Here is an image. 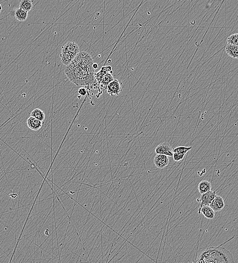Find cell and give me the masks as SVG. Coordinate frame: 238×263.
Returning a JSON list of instances; mask_svg holds the SVG:
<instances>
[{
  "label": "cell",
  "instance_id": "10",
  "mask_svg": "<svg viewBox=\"0 0 238 263\" xmlns=\"http://www.w3.org/2000/svg\"><path fill=\"white\" fill-rule=\"evenodd\" d=\"M26 123L28 127L32 131H38L42 126V122L31 116L27 119Z\"/></svg>",
  "mask_w": 238,
  "mask_h": 263
},
{
  "label": "cell",
  "instance_id": "12",
  "mask_svg": "<svg viewBox=\"0 0 238 263\" xmlns=\"http://www.w3.org/2000/svg\"><path fill=\"white\" fill-rule=\"evenodd\" d=\"M225 49L227 54L235 59H238V46L230 44H226Z\"/></svg>",
  "mask_w": 238,
  "mask_h": 263
},
{
  "label": "cell",
  "instance_id": "20",
  "mask_svg": "<svg viewBox=\"0 0 238 263\" xmlns=\"http://www.w3.org/2000/svg\"><path fill=\"white\" fill-rule=\"evenodd\" d=\"M185 155H183L180 153H173V156L174 160L176 162H178L183 160Z\"/></svg>",
  "mask_w": 238,
  "mask_h": 263
},
{
  "label": "cell",
  "instance_id": "24",
  "mask_svg": "<svg viewBox=\"0 0 238 263\" xmlns=\"http://www.w3.org/2000/svg\"><path fill=\"white\" fill-rule=\"evenodd\" d=\"M2 6H1V4H0V10H2Z\"/></svg>",
  "mask_w": 238,
  "mask_h": 263
},
{
  "label": "cell",
  "instance_id": "25",
  "mask_svg": "<svg viewBox=\"0 0 238 263\" xmlns=\"http://www.w3.org/2000/svg\"><path fill=\"white\" fill-rule=\"evenodd\" d=\"M0 13H1V10H0Z\"/></svg>",
  "mask_w": 238,
  "mask_h": 263
},
{
  "label": "cell",
  "instance_id": "5",
  "mask_svg": "<svg viewBox=\"0 0 238 263\" xmlns=\"http://www.w3.org/2000/svg\"><path fill=\"white\" fill-rule=\"evenodd\" d=\"M155 152L157 155H163L168 156H173V149L169 143H162L155 148Z\"/></svg>",
  "mask_w": 238,
  "mask_h": 263
},
{
  "label": "cell",
  "instance_id": "21",
  "mask_svg": "<svg viewBox=\"0 0 238 263\" xmlns=\"http://www.w3.org/2000/svg\"><path fill=\"white\" fill-rule=\"evenodd\" d=\"M78 93L81 96H85L87 94V91L84 88H80L78 90Z\"/></svg>",
  "mask_w": 238,
  "mask_h": 263
},
{
  "label": "cell",
  "instance_id": "7",
  "mask_svg": "<svg viewBox=\"0 0 238 263\" xmlns=\"http://www.w3.org/2000/svg\"><path fill=\"white\" fill-rule=\"evenodd\" d=\"M155 166L159 169L166 168L170 163L168 156L163 155H156L154 160Z\"/></svg>",
  "mask_w": 238,
  "mask_h": 263
},
{
  "label": "cell",
  "instance_id": "3",
  "mask_svg": "<svg viewBox=\"0 0 238 263\" xmlns=\"http://www.w3.org/2000/svg\"><path fill=\"white\" fill-rule=\"evenodd\" d=\"M112 67L103 66L100 71L94 75V79L97 81L98 86L104 90L107 89V85L114 80L112 73Z\"/></svg>",
  "mask_w": 238,
  "mask_h": 263
},
{
  "label": "cell",
  "instance_id": "19",
  "mask_svg": "<svg viewBox=\"0 0 238 263\" xmlns=\"http://www.w3.org/2000/svg\"><path fill=\"white\" fill-rule=\"evenodd\" d=\"M227 43L238 46V33L229 36L227 39Z\"/></svg>",
  "mask_w": 238,
  "mask_h": 263
},
{
  "label": "cell",
  "instance_id": "15",
  "mask_svg": "<svg viewBox=\"0 0 238 263\" xmlns=\"http://www.w3.org/2000/svg\"><path fill=\"white\" fill-rule=\"evenodd\" d=\"M33 2L34 1H30V0L21 1L20 4H19V8L26 11V12H29L33 7V4H32Z\"/></svg>",
  "mask_w": 238,
  "mask_h": 263
},
{
  "label": "cell",
  "instance_id": "17",
  "mask_svg": "<svg viewBox=\"0 0 238 263\" xmlns=\"http://www.w3.org/2000/svg\"><path fill=\"white\" fill-rule=\"evenodd\" d=\"M15 16L17 20L20 21H26L28 16V12L26 11L22 10L21 9L19 8L15 11Z\"/></svg>",
  "mask_w": 238,
  "mask_h": 263
},
{
  "label": "cell",
  "instance_id": "9",
  "mask_svg": "<svg viewBox=\"0 0 238 263\" xmlns=\"http://www.w3.org/2000/svg\"><path fill=\"white\" fill-rule=\"evenodd\" d=\"M62 52L70 53L77 56L80 53V49L76 42H69L62 47Z\"/></svg>",
  "mask_w": 238,
  "mask_h": 263
},
{
  "label": "cell",
  "instance_id": "22",
  "mask_svg": "<svg viewBox=\"0 0 238 263\" xmlns=\"http://www.w3.org/2000/svg\"><path fill=\"white\" fill-rule=\"evenodd\" d=\"M93 68H94V70H97L98 68V65L97 64V63H93Z\"/></svg>",
  "mask_w": 238,
  "mask_h": 263
},
{
  "label": "cell",
  "instance_id": "13",
  "mask_svg": "<svg viewBox=\"0 0 238 263\" xmlns=\"http://www.w3.org/2000/svg\"><path fill=\"white\" fill-rule=\"evenodd\" d=\"M76 57V55H75L65 52H62L60 54L61 62L66 66H68L73 62Z\"/></svg>",
  "mask_w": 238,
  "mask_h": 263
},
{
  "label": "cell",
  "instance_id": "16",
  "mask_svg": "<svg viewBox=\"0 0 238 263\" xmlns=\"http://www.w3.org/2000/svg\"><path fill=\"white\" fill-rule=\"evenodd\" d=\"M31 116L36 118L42 122H43L45 119V114L44 112L40 109H35L34 111H32V112H31Z\"/></svg>",
  "mask_w": 238,
  "mask_h": 263
},
{
  "label": "cell",
  "instance_id": "11",
  "mask_svg": "<svg viewBox=\"0 0 238 263\" xmlns=\"http://www.w3.org/2000/svg\"><path fill=\"white\" fill-rule=\"evenodd\" d=\"M198 214H202L206 219L213 220L215 218V212L209 206H204L199 208Z\"/></svg>",
  "mask_w": 238,
  "mask_h": 263
},
{
  "label": "cell",
  "instance_id": "1",
  "mask_svg": "<svg viewBox=\"0 0 238 263\" xmlns=\"http://www.w3.org/2000/svg\"><path fill=\"white\" fill-rule=\"evenodd\" d=\"M93 61L87 52H80L73 62L66 66L65 73L69 80L77 86L92 85L94 81Z\"/></svg>",
  "mask_w": 238,
  "mask_h": 263
},
{
  "label": "cell",
  "instance_id": "8",
  "mask_svg": "<svg viewBox=\"0 0 238 263\" xmlns=\"http://www.w3.org/2000/svg\"><path fill=\"white\" fill-rule=\"evenodd\" d=\"M209 207L212 208L215 212H218L225 208V201L223 197L220 195H216Z\"/></svg>",
  "mask_w": 238,
  "mask_h": 263
},
{
  "label": "cell",
  "instance_id": "2",
  "mask_svg": "<svg viewBox=\"0 0 238 263\" xmlns=\"http://www.w3.org/2000/svg\"><path fill=\"white\" fill-rule=\"evenodd\" d=\"M196 263H235L233 255L220 246L210 247L199 253Z\"/></svg>",
  "mask_w": 238,
  "mask_h": 263
},
{
  "label": "cell",
  "instance_id": "6",
  "mask_svg": "<svg viewBox=\"0 0 238 263\" xmlns=\"http://www.w3.org/2000/svg\"><path fill=\"white\" fill-rule=\"evenodd\" d=\"M122 84L119 80H114L107 85V91L109 94L112 96L118 95L122 91Z\"/></svg>",
  "mask_w": 238,
  "mask_h": 263
},
{
  "label": "cell",
  "instance_id": "4",
  "mask_svg": "<svg viewBox=\"0 0 238 263\" xmlns=\"http://www.w3.org/2000/svg\"><path fill=\"white\" fill-rule=\"evenodd\" d=\"M216 191H210L209 192H207L206 193L201 194L200 199H197V201L200 202V207H204V206H209L214 199V198L216 197Z\"/></svg>",
  "mask_w": 238,
  "mask_h": 263
},
{
  "label": "cell",
  "instance_id": "23",
  "mask_svg": "<svg viewBox=\"0 0 238 263\" xmlns=\"http://www.w3.org/2000/svg\"><path fill=\"white\" fill-rule=\"evenodd\" d=\"M111 62H112V60H111L109 59V60H108V62H109V63H111Z\"/></svg>",
  "mask_w": 238,
  "mask_h": 263
},
{
  "label": "cell",
  "instance_id": "18",
  "mask_svg": "<svg viewBox=\"0 0 238 263\" xmlns=\"http://www.w3.org/2000/svg\"><path fill=\"white\" fill-rule=\"evenodd\" d=\"M192 147H185V146H179L174 148L173 149V153H180L183 155H186L187 152L192 149Z\"/></svg>",
  "mask_w": 238,
  "mask_h": 263
},
{
  "label": "cell",
  "instance_id": "14",
  "mask_svg": "<svg viewBox=\"0 0 238 263\" xmlns=\"http://www.w3.org/2000/svg\"><path fill=\"white\" fill-rule=\"evenodd\" d=\"M211 184L207 180H203L198 185V190L201 194L206 193L211 190Z\"/></svg>",
  "mask_w": 238,
  "mask_h": 263
}]
</instances>
